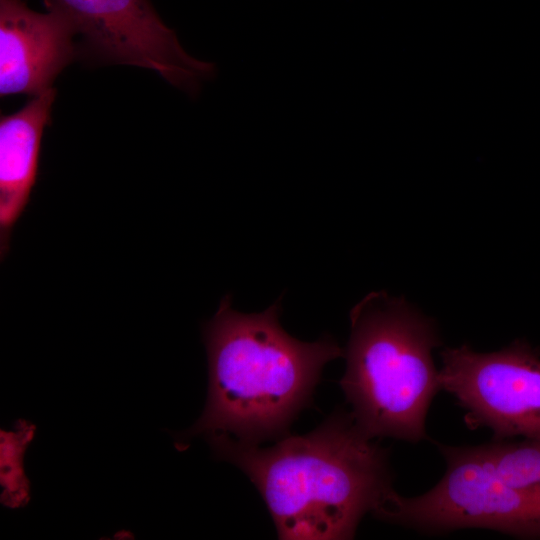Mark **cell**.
Instances as JSON below:
<instances>
[{"mask_svg":"<svg viewBox=\"0 0 540 540\" xmlns=\"http://www.w3.org/2000/svg\"><path fill=\"white\" fill-rule=\"evenodd\" d=\"M441 358V388L464 408L469 428L486 427L495 441L540 438V352L516 340L489 353L446 348Z\"/></svg>","mask_w":540,"mask_h":540,"instance_id":"5b68a950","label":"cell"},{"mask_svg":"<svg viewBox=\"0 0 540 540\" xmlns=\"http://www.w3.org/2000/svg\"><path fill=\"white\" fill-rule=\"evenodd\" d=\"M61 13L102 60L158 72L170 84L196 96L215 65L190 56L149 0H44Z\"/></svg>","mask_w":540,"mask_h":540,"instance_id":"8992f818","label":"cell"},{"mask_svg":"<svg viewBox=\"0 0 540 540\" xmlns=\"http://www.w3.org/2000/svg\"><path fill=\"white\" fill-rule=\"evenodd\" d=\"M441 480L415 497L396 493L376 518L427 533L485 528L540 538V502L508 484L475 447L437 444Z\"/></svg>","mask_w":540,"mask_h":540,"instance_id":"277c9868","label":"cell"},{"mask_svg":"<svg viewBox=\"0 0 540 540\" xmlns=\"http://www.w3.org/2000/svg\"><path fill=\"white\" fill-rule=\"evenodd\" d=\"M207 441L255 485L279 539H352L362 518L376 517L396 494L388 451L350 411L338 410L311 432L287 434L269 447L228 437Z\"/></svg>","mask_w":540,"mask_h":540,"instance_id":"6da1fadb","label":"cell"},{"mask_svg":"<svg viewBox=\"0 0 540 540\" xmlns=\"http://www.w3.org/2000/svg\"><path fill=\"white\" fill-rule=\"evenodd\" d=\"M478 449L508 484L540 502V438L493 440Z\"/></svg>","mask_w":540,"mask_h":540,"instance_id":"9c48e42d","label":"cell"},{"mask_svg":"<svg viewBox=\"0 0 540 540\" xmlns=\"http://www.w3.org/2000/svg\"><path fill=\"white\" fill-rule=\"evenodd\" d=\"M76 32L61 13L0 0V94L39 95L74 56Z\"/></svg>","mask_w":540,"mask_h":540,"instance_id":"52a82bcc","label":"cell"},{"mask_svg":"<svg viewBox=\"0 0 540 540\" xmlns=\"http://www.w3.org/2000/svg\"><path fill=\"white\" fill-rule=\"evenodd\" d=\"M35 425L18 420L11 431L0 433V501L12 509L25 506L30 499V484L27 479L23 458L27 446L35 434Z\"/></svg>","mask_w":540,"mask_h":540,"instance_id":"30bf717a","label":"cell"},{"mask_svg":"<svg viewBox=\"0 0 540 540\" xmlns=\"http://www.w3.org/2000/svg\"><path fill=\"white\" fill-rule=\"evenodd\" d=\"M350 325L339 384L355 422L374 439L423 440L428 409L442 389L432 321L403 298L372 292L351 309Z\"/></svg>","mask_w":540,"mask_h":540,"instance_id":"3957f363","label":"cell"},{"mask_svg":"<svg viewBox=\"0 0 540 540\" xmlns=\"http://www.w3.org/2000/svg\"><path fill=\"white\" fill-rule=\"evenodd\" d=\"M56 92L34 96L18 112L0 122V253L10 248L14 225L30 200L37 180L40 144Z\"/></svg>","mask_w":540,"mask_h":540,"instance_id":"ba28073f","label":"cell"},{"mask_svg":"<svg viewBox=\"0 0 540 540\" xmlns=\"http://www.w3.org/2000/svg\"><path fill=\"white\" fill-rule=\"evenodd\" d=\"M280 299L263 312L245 314L225 295L202 329L208 358V395L196 423L176 438L228 437L258 444L289 434L308 407L324 366L344 350L330 335L300 341L281 326Z\"/></svg>","mask_w":540,"mask_h":540,"instance_id":"7a4b0ae2","label":"cell"}]
</instances>
